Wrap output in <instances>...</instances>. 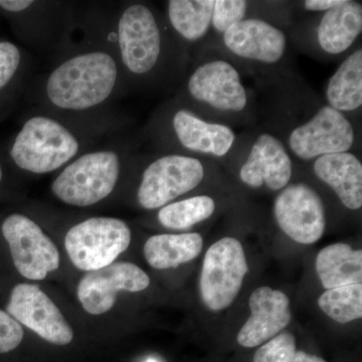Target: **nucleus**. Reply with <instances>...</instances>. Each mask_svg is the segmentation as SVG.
<instances>
[{"mask_svg": "<svg viewBox=\"0 0 362 362\" xmlns=\"http://www.w3.org/2000/svg\"><path fill=\"white\" fill-rule=\"evenodd\" d=\"M292 362H326L321 357L306 354L305 351H296Z\"/></svg>", "mask_w": 362, "mask_h": 362, "instance_id": "nucleus-31", "label": "nucleus"}, {"mask_svg": "<svg viewBox=\"0 0 362 362\" xmlns=\"http://www.w3.org/2000/svg\"><path fill=\"white\" fill-rule=\"evenodd\" d=\"M314 175L350 211L362 206V162L354 151L328 154L310 162Z\"/></svg>", "mask_w": 362, "mask_h": 362, "instance_id": "nucleus-19", "label": "nucleus"}, {"mask_svg": "<svg viewBox=\"0 0 362 362\" xmlns=\"http://www.w3.org/2000/svg\"><path fill=\"white\" fill-rule=\"evenodd\" d=\"M122 85L120 65L107 42L68 54L45 76L39 96L58 116H81L103 108Z\"/></svg>", "mask_w": 362, "mask_h": 362, "instance_id": "nucleus-3", "label": "nucleus"}, {"mask_svg": "<svg viewBox=\"0 0 362 362\" xmlns=\"http://www.w3.org/2000/svg\"><path fill=\"white\" fill-rule=\"evenodd\" d=\"M147 135L158 153H177L225 163L240 135L230 126L207 120L173 98L152 117Z\"/></svg>", "mask_w": 362, "mask_h": 362, "instance_id": "nucleus-5", "label": "nucleus"}, {"mask_svg": "<svg viewBox=\"0 0 362 362\" xmlns=\"http://www.w3.org/2000/svg\"><path fill=\"white\" fill-rule=\"evenodd\" d=\"M7 313L45 341L70 344L74 331L56 304L37 285L18 284L11 291Z\"/></svg>", "mask_w": 362, "mask_h": 362, "instance_id": "nucleus-16", "label": "nucleus"}, {"mask_svg": "<svg viewBox=\"0 0 362 362\" xmlns=\"http://www.w3.org/2000/svg\"><path fill=\"white\" fill-rule=\"evenodd\" d=\"M146 362H158V361H156V359L150 358V359H148V361H147Z\"/></svg>", "mask_w": 362, "mask_h": 362, "instance_id": "nucleus-33", "label": "nucleus"}, {"mask_svg": "<svg viewBox=\"0 0 362 362\" xmlns=\"http://www.w3.org/2000/svg\"><path fill=\"white\" fill-rule=\"evenodd\" d=\"M131 154L113 147L87 150L62 168L52 183L54 197L71 206L87 207L110 197Z\"/></svg>", "mask_w": 362, "mask_h": 362, "instance_id": "nucleus-8", "label": "nucleus"}, {"mask_svg": "<svg viewBox=\"0 0 362 362\" xmlns=\"http://www.w3.org/2000/svg\"><path fill=\"white\" fill-rule=\"evenodd\" d=\"M249 271L246 254L240 240L223 238L207 250L202 264L201 296L211 311H221L233 304Z\"/></svg>", "mask_w": 362, "mask_h": 362, "instance_id": "nucleus-12", "label": "nucleus"}, {"mask_svg": "<svg viewBox=\"0 0 362 362\" xmlns=\"http://www.w3.org/2000/svg\"><path fill=\"white\" fill-rule=\"evenodd\" d=\"M192 61L175 99L207 120L233 128L254 125L257 104L242 68L213 45L202 47Z\"/></svg>", "mask_w": 362, "mask_h": 362, "instance_id": "nucleus-2", "label": "nucleus"}, {"mask_svg": "<svg viewBox=\"0 0 362 362\" xmlns=\"http://www.w3.org/2000/svg\"><path fill=\"white\" fill-rule=\"evenodd\" d=\"M254 2L246 0H214L211 32L221 37L228 28L252 16Z\"/></svg>", "mask_w": 362, "mask_h": 362, "instance_id": "nucleus-26", "label": "nucleus"}, {"mask_svg": "<svg viewBox=\"0 0 362 362\" xmlns=\"http://www.w3.org/2000/svg\"><path fill=\"white\" fill-rule=\"evenodd\" d=\"M214 0H169L163 13L173 35L194 54L207 42L211 33ZM192 56V57H194Z\"/></svg>", "mask_w": 362, "mask_h": 362, "instance_id": "nucleus-20", "label": "nucleus"}, {"mask_svg": "<svg viewBox=\"0 0 362 362\" xmlns=\"http://www.w3.org/2000/svg\"><path fill=\"white\" fill-rule=\"evenodd\" d=\"M316 271L325 289L361 284L362 251L349 245H329L317 255Z\"/></svg>", "mask_w": 362, "mask_h": 362, "instance_id": "nucleus-23", "label": "nucleus"}, {"mask_svg": "<svg viewBox=\"0 0 362 362\" xmlns=\"http://www.w3.org/2000/svg\"><path fill=\"white\" fill-rule=\"evenodd\" d=\"M218 47L244 70L266 77L265 82L287 73L284 70L289 35L279 23L251 16L228 28L216 42Z\"/></svg>", "mask_w": 362, "mask_h": 362, "instance_id": "nucleus-7", "label": "nucleus"}, {"mask_svg": "<svg viewBox=\"0 0 362 362\" xmlns=\"http://www.w3.org/2000/svg\"><path fill=\"white\" fill-rule=\"evenodd\" d=\"M107 37L120 65L124 85L146 90L178 89L187 76L190 63L187 47L152 4H124Z\"/></svg>", "mask_w": 362, "mask_h": 362, "instance_id": "nucleus-1", "label": "nucleus"}, {"mask_svg": "<svg viewBox=\"0 0 362 362\" xmlns=\"http://www.w3.org/2000/svg\"><path fill=\"white\" fill-rule=\"evenodd\" d=\"M343 0H305L298 4L304 13L318 14L325 13L342 4Z\"/></svg>", "mask_w": 362, "mask_h": 362, "instance_id": "nucleus-30", "label": "nucleus"}, {"mask_svg": "<svg viewBox=\"0 0 362 362\" xmlns=\"http://www.w3.org/2000/svg\"><path fill=\"white\" fill-rule=\"evenodd\" d=\"M285 76L277 78L282 86V97L276 103V126L270 128L285 143L293 159L310 163L328 154L354 151L358 143V131L354 119L331 108L325 102H317L311 94L303 98L302 111L295 102L293 83L285 84Z\"/></svg>", "mask_w": 362, "mask_h": 362, "instance_id": "nucleus-4", "label": "nucleus"}, {"mask_svg": "<svg viewBox=\"0 0 362 362\" xmlns=\"http://www.w3.org/2000/svg\"><path fill=\"white\" fill-rule=\"evenodd\" d=\"M318 305L332 320L340 324L352 322L362 317V285L341 286L326 290Z\"/></svg>", "mask_w": 362, "mask_h": 362, "instance_id": "nucleus-25", "label": "nucleus"}, {"mask_svg": "<svg viewBox=\"0 0 362 362\" xmlns=\"http://www.w3.org/2000/svg\"><path fill=\"white\" fill-rule=\"evenodd\" d=\"M310 25L293 30L292 35H308L300 44L311 54L326 59H335L349 54L362 33V4L356 0H343L342 4L325 13L314 14ZM302 39H297L298 40Z\"/></svg>", "mask_w": 362, "mask_h": 362, "instance_id": "nucleus-13", "label": "nucleus"}, {"mask_svg": "<svg viewBox=\"0 0 362 362\" xmlns=\"http://www.w3.org/2000/svg\"><path fill=\"white\" fill-rule=\"evenodd\" d=\"M87 136L63 117L35 114L16 135L11 157L18 168L33 175H47L65 168L84 153Z\"/></svg>", "mask_w": 362, "mask_h": 362, "instance_id": "nucleus-6", "label": "nucleus"}, {"mask_svg": "<svg viewBox=\"0 0 362 362\" xmlns=\"http://www.w3.org/2000/svg\"><path fill=\"white\" fill-rule=\"evenodd\" d=\"M216 211V202L214 197L199 194L161 207L157 214V220L169 230H188L211 218Z\"/></svg>", "mask_w": 362, "mask_h": 362, "instance_id": "nucleus-24", "label": "nucleus"}, {"mask_svg": "<svg viewBox=\"0 0 362 362\" xmlns=\"http://www.w3.org/2000/svg\"><path fill=\"white\" fill-rule=\"evenodd\" d=\"M23 339L20 323L6 311L0 310V354L16 349Z\"/></svg>", "mask_w": 362, "mask_h": 362, "instance_id": "nucleus-29", "label": "nucleus"}, {"mask_svg": "<svg viewBox=\"0 0 362 362\" xmlns=\"http://www.w3.org/2000/svg\"><path fill=\"white\" fill-rule=\"evenodd\" d=\"M273 211L281 230L299 244H314L325 232V206L308 183L290 182L279 192Z\"/></svg>", "mask_w": 362, "mask_h": 362, "instance_id": "nucleus-15", "label": "nucleus"}, {"mask_svg": "<svg viewBox=\"0 0 362 362\" xmlns=\"http://www.w3.org/2000/svg\"><path fill=\"white\" fill-rule=\"evenodd\" d=\"M230 160L237 161L240 182L252 189L266 187L271 192H281L294 175V159L283 140L270 128L240 135Z\"/></svg>", "mask_w": 362, "mask_h": 362, "instance_id": "nucleus-10", "label": "nucleus"}, {"mask_svg": "<svg viewBox=\"0 0 362 362\" xmlns=\"http://www.w3.org/2000/svg\"><path fill=\"white\" fill-rule=\"evenodd\" d=\"M2 180V169H1V166H0V181H1Z\"/></svg>", "mask_w": 362, "mask_h": 362, "instance_id": "nucleus-32", "label": "nucleus"}, {"mask_svg": "<svg viewBox=\"0 0 362 362\" xmlns=\"http://www.w3.org/2000/svg\"><path fill=\"white\" fill-rule=\"evenodd\" d=\"M249 306L251 316L237 337L243 347L252 349L269 341L291 322L289 298L280 290L259 287L252 293Z\"/></svg>", "mask_w": 362, "mask_h": 362, "instance_id": "nucleus-18", "label": "nucleus"}, {"mask_svg": "<svg viewBox=\"0 0 362 362\" xmlns=\"http://www.w3.org/2000/svg\"><path fill=\"white\" fill-rule=\"evenodd\" d=\"M324 102L350 118L361 111V47H356L345 56L337 71L328 78L324 90Z\"/></svg>", "mask_w": 362, "mask_h": 362, "instance_id": "nucleus-21", "label": "nucleus"}, {"mask_svg": "<svg viewBox=\"0 0 362 362\" xmlns=\"http://www.w3.org/2000/svg\"><path fill=\"white\" fill-rule=\"evenodd\" d=\"M23 62V52L18 45L0 42V92L18 77Z\"/></svg>", "mask_w": 362, "mask_h": 362, "instance_id": "nucleus-28", "label": "nucleus"}, {"mask_svg": "<svg viewBox=\"0 0 362 362\" xmlns=\"http://www.w3.org/2000/svg\"><path fill=\"white\" fill-rule=\"evenodd\" d=\"M296 351L294 335L281 333L257 350L254 362H292Z\"/></svg>", "mask_w": 362, "mask_h": 362, "instance_id": "nucleus-27", "label": "nucleus"}, {"mask_svg": "<svg viewBox=\"0 0 362 362\" xmlns=\"http://www.w3.org/2000/svg\"><path fill=\"white\" fill-rule=\"evenodd\" d=\"M202 247L204 239L199 233H161L146 240L144 256L152 268L166 270L192 261Z\"/></svg>", "mask_w": 362, "mask_h": 362, "instance_id": "nucleus-22", "label": "nucleus"}, {"mask_svg": "<svg viewBox=\"0 0 362 362\" xmlns=\"http://www.w3.org/2000/svg\"><path fill=\"white\" fill-rule=\"evenodd\" d=\"M150 285L149 276L129 262H118L87 272L78 285V298L92 315L110 311L120 291L141 292Z\"/></svg>", "mask_w": 362, "mask_h": 362, "instance_id": "nucleus-17", "label": "nucleus"}, {"mask_svg": "<svg viewBox=\"0 0 362 362\" xmlns=\"http://www.w3.org/2000/svg\"><path fill=\"white\" fill-rule=\"evenodd\" d=\"M1 230L21 276L44 280L47 274L58 270L61 257L56 245L32 218L11 214L2 223Z\"/></svg>", "mask_w": 362, "mask_h": 362, "instance_id": "nucleus-14", "label": "nucleus"}, {"mask_svg": "<svg viewBox=\"0 0 362 362\" xmlns=\"http://www.w3.org/2000/svg\"><path fill=\"white\" fill-rule=\"evenodd\" d=\"M142 169L137 201L142 209L154 211L194 192L206 180L209 169L218 163L192 156L158 153L147 156Z\"/></svg>", "mask_w": 362, "mask_h": 362, "instance_id": "nucleus-9", "label": "nucleus"}, {"mask_svg": "<svg viewBox=\"0 0 362 362\" xmlns=\"http://www.w3.org/2000/svg\"><path fill=\"white\" fill-rule=\"evenodd\" d=\"M132 233L127 223L109 216H95L71 226L65 247L73 265L95 271L111 265L130 246Z\"/></svg>", "mask_w": 362, "mask_h": 362, "instance_id": "nucleus-11", "label": "nucleus"}]
</instances>
